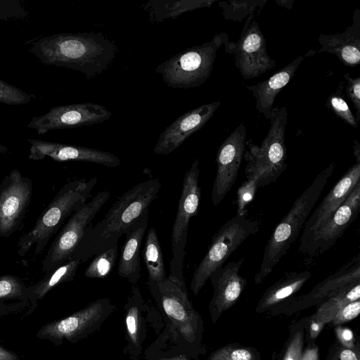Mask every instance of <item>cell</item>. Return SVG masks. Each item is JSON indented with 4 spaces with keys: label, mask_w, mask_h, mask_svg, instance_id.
Here are the masks:
<instances>
[{
    "label": "cell",
    "mask_w": 360,
    "mask_h": 360,
    "mask_svg": "<svg viewBox=\"0 0 360 360\" xmlns=\"http://www.w3.org/2000/svg\"><path fill=\"white\" fill-rule=\"evenodd\" d=\"M28 51L45 65L77 70L92 79L110 67L117 46L100 32H63L33 41Z\"/></svg>",
    "instance_id": "1"
},
{
    "label": "cell",
    "mask_w": 360,
    "mask_h": 360,
    "mask_svg": "<svg viewBox=\"0 0 360 360\" xmlns=\"http://www.w3.org/2000/svg\"><path fill=\"white\" fill-rule=\"evenodd\" d=\"M161 189L158 179L136 184L120 196L104 217L86 229L79 245L70 259L82 263L112 245L137 221L149 214V207Z\"/></svg>",
    "instance_id": "2"
},
{
    "label": "cell",
    "mask_w": 360,
    "mask_h": 360,
    "mask_svg": "<svg viewBox=\"0 0 360 360\" xmlns=\"http://www.w3.org/2000/svg\"><path fill=\"white\" fill-rule=\"evenodd\" d=\"M97 182L96 177H91L77 179L64 184L32 229L19 238L18 255L23 257L32 249L35 256L40 255L68 219L88 202Z\"/></svg>",
    "instance_id": "3"
},
{
    "label": "cell",
    "mask_w": 360,
    "mask_h": 360,
    "mask_svg": "<svg viewBox=\"0 0 360 360\" xmlns=\"http://www.w3.org/2000/svg\"><path fill=\"white\" fill-rule=\"evenodd\" d=\"M335 168V162L320 172L295 200L291 209L273 231L264 251L255 282H262L294 243Z\"/></svg>",
    "instance_id": "4"
},
{
    "label": "cell",
    "mask_w": 360,
    "mask_h": 360,
    "mask_svg": "<svg viewBox=\"0 0 360 360\" xmlns=\"http://www.w3.org/2000/svg\"><path fill=\"white\" fill-rule=\"evenodd\" d=\"M270 127L260 146L245 142L248 149L243 158L247 164L245 174H254L259 177V188L274 181L287 168V148L285 131L288 122V109L273 107L270 115Z\"/></svg>",
    "instance_id": "5"
},
{
    "label": "cell",
    "mask_w": 360,
    "mask_h": 360,
    "mask_svg": "<svg viewBox=\"0 0 360 360\" xmlns=\"http://www.w3.org/2000/svg\"><path fill=\"white\" fill-rule=\"evenodd\" d=\"M227 37L226 33L217 34L210 41L173 56L160 64L155 71L168 86H199L210 77L217 51Z\"/></svg>",
    "instance_id": "6"
},
{
    "label": "cell",
    "mask_w": 360,
    "mask_h": 360,
    "mask_svg": "<svg viewBox=\"0 0 360 360\" xmlns=\"http://www.w3.org/2000/svg\"><path fill=\"white\" fill-rule=\"evenodd\" d=\"M259 221L236 215L226 221L212 238L210 245L195 271L190 289L197 295L211 274L222 266L231 255L250 236L259 229Z\"/></svg>",
    "instance_id": "7"
},
{
    "label": "cell",
    "mask_w": 360,
    "mask_h": 360,
    "mask_svg": "<svg viewBox=\"0 0 360 360\" xmlns=\"http://www.w3.org/2000/svg\"><path fill=\"white\" fill-rule=\"evenodd\" d=\"M110 196L108 191H101L68 219L57 233L43 260L44 274L52 271L70 259L86 229Z\"/></svg>",
    "instance_id": "8"
},
{
    "label": "cell",
    "mask_w": 360,
    "mask_h": 360,
    "mask_svg": "<svg viewBox=\"0 0 360 360\" xmlns=\"http://www.w3.org/2000/svg\"><path fill=\"white\" fill-rule=\"evenodd\" d=\"M199 164V160H195L184 174L171 234L170 274L181 281H185L183 270L188 225L191 219L198 213L201 198Z\"/></svg>",
    "instance_id": "9"
},
{
    "label": "cell",
    "mask_w": 360,
    "mask_h": 360,
    "mask_svg": "<svg viewBox=\"0 0 360 360\" xmlns=\"http://www.w3.org/2000/svg\"><path fill=\"white\" fill-rule=\"evenodd\" d=\"M250 15L245 20L238 40L224 43L225 52L233 56L236 69L244 79L255 78L275 68L276 62L266 51V39L256 18Z\"/></svg>",
    "instance_id": "10"
},
{
    "label": "cell",
    "mask_w": 360,
    "mask_h": 360,
    "mask_svg": "<svg viewBox=\"0 0 360 360\" xmlns=\"http://www.w3.org/2000/svg\"><path fill=\"white\" fill-rule=\"evenodd\" d=\"M114 308L110 299L97 300L64 319L46 323L38 330L37 337L56 345L64 340L76 343L98 330Z\"/></svg>",
    "instance_id": "11"
},
{
    "label": "cell",
    "mask_w": 360,
    "mask_h": 360,
    "mask_svg": "<svg viewBox=\"0 0 360 360\" xmlns=\"http://www.w3.org/2000/svg\"><path fill=\"white\" fill-rule=\"evenodd\" d=\"M32 191V180L17 169L0 182V237L8 238L20 229Z\"/></svg>",
    "instance_id": "12"
},
{
    "label": "cell",
    "mask_w": 360,
    "mask_h": 360,
    "mask_svg": "<svg viewBox=\"0 0 360 360\" xmlns=\"http://www.w3.org/2000/svg\"><path fill=\"white\" fill-rule=\"evenodd\" d=\"M112 112L103 105L82 103L52 107L47 112L32 117L27 127L39 135L58 129H68L98 124L110 119Z\"/></svg>",
    "instance_id": "13"
},
{
    "label": "cell",
    "mask_w": 360,
    "mask_h": 360,
    "mask_svg": "<svg viewBox=\"0 0 360 360\" xmlns=\"http://www.w3.org/2000/svg\"><path fill=\"white\" fill-rule=\"evenodd\" d=\"M360 209V182L345 201L303 243L299 251L313 256L332 248L357 217Z\"/></svg>",
    "instance_id": "14"
},
{
    "label": "cell",
    "mask_w": 360,
    "mask_h": 360,
    "mask_svg": "<svg viewBox=\"0 0 360 360\" xmlns=\"http://www.w3.org/2000/svg\"><path fill=\"white\" fill-rule=\"evenodd\" d=\"M246 129L240 124L221 143L217 153V173L212 189V202L217 206L232 188L245 151Z\"/></svg>",
    "instance_id": "15"
},
{
    "label": "cell",
    "mask_w": 360,
    "mask_h": 360,
    "mask_svg": "<svg viewBox=\"0 0 360 360\" xmlns=\"http://www.w3.org/2000/svg\"><path fill=\"white\" fill-rule=\"evenodd\" d=\"M181 336L191 340L193 334V309L188 300L185 281L169 275L152 292Z\"/></svg>",
    "instance_id": "16"
},
{
    "label": "cell",
    "mask_w": 360,
    "mask_h": 360,
    "mask_svg": "<svg viewBox=\"0 0 360 360\" xmlns=\"http://www.w3.org/2000/svg\"><path fill=\"white\" fill-rule=\"evenodd\" d=\"M27 141L30 144L28 159L31 160L50 158L57 162L81 161L110 167H116L121 164L119 158L107 151L40 139H28Z\"/></svg>",
    "instance_id": "17"
},
{
    "label": "cell",
    "mask_w": 360,
    "mask_h": 360,
    "mask_svg": "<svg viewBox=\"0 0 360 360\" xmlns=\"http://www.w3.org/2000/svg\"><path fill=\"white\" fill-rule=\"evenodd\" d=\"M220 104L219 101L204 104L179 117L160 134L154 153L168 155L173 152L191 134L205 125Z\"/></svg>",
    "instance_id": "18"
},
{
    "label": "cell",
    "mask_w": 360,
    "mask_h": 360,
    "mask_svg": "<svg viewBox=\"0 0 360 360\" xmlns=\"http://www.w3.org/2000/svg\"><path fill=\"white\" fill-rule=\"evenodd\" d=\"M360 182V160H356L324 197L319 206L308 217L303 226L300 245L316 230L347 198L355 186Z\"/></svg>",
    "instance_id": "19"
},
{
    "label": "cell",
    "mask_w": 360,
    "mask_h": 360,
    "mask_svg": "<svg viewBox=\"0 0 360 360\" xmlns=\"http://www.w3.org/2000/svg\"><path fill=\"white\" fill-rule=\"evenodd\" d=\"M318 41L321 47L316 53L333 54L345 65L357 66L360 63V9L354 11L352 24L343 32L321 34Z\"/></svg>",
    "instance_id": "20"
},
{
    "label": "cell",
    "mask_w": 360,
    "mask_h": 360,
    "mask_svg": "<svg viewBox=\"0 0 360 360\" xmlns=\"http://www.w3.org/2000/svg\"><path fill=\"white\" fill-rule=\"evenodd\" d=\"M304 56H298L292 61L276 72L267 79L256 84L247 86L256 98L257 110L266 119H269L276 97L292 79Z\"/></svg>",
    "instance_id": "21"
},
{
    "label": "cell",
    "mask_w": 360,
    "mask_h": 360,
    "mask_svg": "<svg viewBox=\"0 0 360 360\" xmlns=\"http://www.w3.org/2000/svg\"><path fill=\"white\" fill-rule=\"evenodd\" d=\"M148 226V214L135 222L125 233L117 274L133 285H136L140 278V248Z\"/></svg>",
    "instance_id": "22"
},
{
    "label": "cell",
    "mask_w": 360,
    "mask_h": 360,
    "mask_svg": "<svg viewBox=\"0 0 360 360\" xmlns=\"http://www.w3.org/2000/svg\"><path fill=\"white\" fill-rule=\"evenodd\" d=\"M124 308V322L128 342L127 349L131 358L136 359L141 351L145 340L146 326L143 312L146 308L136 285H133Z\"/></svg>",
    "instance_id": "23"
},
{
    "label": "cell",
    "mask_w": 360,
    "mask_h": 360,
    "mask_svg": "<svg viewBox=\"0 0 360 360\" xmlns=\"http://www.w3.org/2000/svg\"><path fill=\"white\" fill-rule=\"evenodd\" d=\"M243 262L244 258L230 262L211 274L210 278L216 289L217 304L219 302H232L240 295L245 281L238 272Z\"/></svg>",
    "instance_id": "24"
},
{
    "label": "cell",
    "mask_w": 360,
    "mask_h": 360,
    "mask_svg": "<svg viewBox=\"0 0 360 360\" xmlns=\"http://www.w3.org/2000/svg\"><path fill=\"white\" fill-rule=\"evenodd\" d=\"M82 262L70 259L56 269L46 274L39 282L27 288V298L32 307L56 286L74 280Z\"/></svg>",
    "instance_id": "25"
},
{
    "label": "cell",
    "mask_w": 360,
    "mask_h": 360,
    "mask_svg": "<svg viewBox=\"0 0 360 360\" xmlns=\"http://www.w3.org/2000/svg\"><path fill=\"white\" fill-rule=\"evenodd\" d=\"M142 256L148 272V285L152 292L167 278L162 248L154 227L147 232Z\"/></svg>",
    "instance_id": "26"
},
{
    "label": "cell",
    "mask_w": 360,
    "mask_h": 360,
    "mask_svg": "<svg viewBox=\"0 0 360 360\" xmlns=\"http://www.w3.org/2000/svg\"><path fill=\"white\" fill-rule=\"evenodd\" d=\"M215 0H152L144 5L150 22H160L197 8L210 7Z\"/></svg>",
    "instance_id": "27"
},
{
    "label": "cell",
    "mask_w": 360,
    "mask_h": 360,
    "mask_svg": "<svg viewBox=\"0 0 360 360\" xmlns=\"http://www.w3.org/2000/svg\"><path fill=\"white\" fill-rule=\"evenodd\" d=\"M266 3L267 0H230L219 1L218 4L226 20L240 22L252 14L259 15Z\"/></svg>",
    "instance_id": "28"
},
{
    "label": "cell",
    "mask_w": 360,
    "mask_h": 360,
    "mask_svg": "<svg viewBox=\"0 0 360 360\" xmlns=\"http://www.w3.org/2000/svg\"><path fill=\"white\" fill-rule=\"evenodd\" d=\"M118 255V244L111 246L94 257L84 271L88 278H101L110 273Z\"/></svg>",
    "instance_id": "29"
},
{
    "label": "cell",
    "mask_w": 360,
    "mask_h": 360,
    "mask_svg": "<svg viewBox=\"0 0 360 360\" xmlns=\"http://www.w3.org/2000/svg\"><path fill=\"white\" fill-rule=\"evenodd\" d=\"M344 85L341 83L337 90L328 98L326 106L330 109L337 117L349 125L356 128L358 123L350 108L344 99L342 89Z\"/></svg>",
    "instance_id": "30"
},
{
    "label": "cell",
    "mask_w": 360,
    "mask_h": 360,
    "mask_svg": "<svg viewBox=\"0 0 360 360\" xmlns=\"http://www.w3.org/2000/svg\"><path fill=\"white\" fill-rule=\"evenodd\" d=\"M27 298V288L21 280L13 275L0 276V302Z\"/></svg>",
    "instance_id": "31"
},
{
    "label": "cell",
    "mask_w": 360,
    "mask_h": 360,
    "mask_svg": "<svg viewBox=\"0 0 360 360\" xmlns=\"http://www.w3.org/2000/svg\"><path fill=\"white\" fill-rule=\"evenodd\" d=\"M246 180L239 186L236 195V215H246V207L254 199L259 188L260 179L254 174L245 175Z\"/></svg>",
    "instance_id": "32"
},
{
    "label": "cell",
    "mask_w": 360,
    "mask_h": 360,
    "mask_svg": "<svg viewBox=\"0 0 360 360\" xmlns=\"http://www.w3.org/2000/svg\"><path fill=\"white\" fill-rule=\"evenodd\" d=\"M36 96L0 79V103L18 105L30 103Z\"/></svg>",
    "instance_id": "33"
},
{
    "label": "cell",
    "mask_w": 360,
    "mask_h": 360,
    "mask_svg": "<svg viewBox=\"0 0 360 360\" xmlns=\"http://www.w3.org/2000/svg\"><path fill=\"white\" fill-rule=\"evenodd\" d=\"M29 16L20 0H0V20H23Z\"/></svg>",
    "instance_id": "34"
},
{
    "label": "cell",
    "mask_w": 360,
    "mask_h": 360,
    "mask_svg": "<svg viewBox=\"0 0 360 360\" xmlns=\"http://www.w3.org/2000/svg\"><path fill=\"white\" fill-rule=\"evenodd\" d=\"M344 78L347 81L346 94L354 106L356 110L354 116L359 124L360 120V77L352 78L348 73H346Z\"/></svg>",
    "instance_id": "35"
},
{
    "label": "cell",
    "mask_w": 360,
    "mask_h": 360,
    "mask_svg": "<svg viewBox=\"0 0 360 360\" xmlns=\"http://www.w3.org/2000/svg\"><path fill=\"white\" fill-rule=\"evenodd\" d=\"M360 312V302L359 301L347 304L342 311L345 319L351 320L355 318Z\"/></svg>",
    "instance_id": "36"
},
{
    "label": "cell",
    "mask_w": 360,
    "mask_h": 360,
    "mask_svg": "<svg viewBox=\"0 0 360 360\" xmlns=\"http://www.w3.org/2000/svg\"><path fill=\"white\" fill-rule=\"evenodd\" d=\"M251 354L245 349H236L231 353L232 360H250Z\"/></svg>",
    "instance_id": "37"
},
{
    "label": "cell",
    "mask_w": 360,
    "mask_h": 360,
    "mask_svg": "<svg viewBox=\"0 0 360 360\" xmlns=\"http://www.w3.org/2000/svg\"><path fill=\"white\" fill-rule=\"evenodd\" d=\"M0 360H20L19 356L0 345Z\"/></svg>",
    "instance_id": "38"
},
{
    "label": "cell",
    "mask_w": 360,
    "mask_h": 360,
    "mask_svg": "<svg viewBox=\"0 0 360 360\" xmlns=\"http://www.w3.org/2000/svg\"><path fill=\"white\" fill-rule=\"evenodd\" d=\"M360 297V285L357 283L347 293V298L350 301H355Z\"/></svg>",
    "instance_id": "39"
},
{
    "label": "cell",
    "mask_w": 360,
    "mask_h": 360,
    "mask_svg": "<svg viewBox=\"0 0 360 360\" xmlns=\"http://www.w3.org/2000/svg\"><path fill=\"white\" fill-rule=\"evenodd\" d=\"M341 360H357L355 354L349 349L342 351L340 354Z\"/></svg>",
    "instance_id": "40"
},
{
    "label": "cell",
    "mask_w": 360,
    "mask_h": 360,
    "mask_svg": "<svg viewBox=\"0 0 360 360\" xmlns=\"http://www.w3.org/2000/svg\"><path fill=\"white\" fill-rule=\"evenodd\" d=\"M275 2L280 6L284 7L288 10H291L294 0H275Z\"/></svg>",
    "instance_id": "41"
},
{
    "label": "cell",
    "mask_w": 360,
    "mask_h": 360,
    "mask_svg": "<svg viewBox=\"0 0 360 360\" xmlns=\"http://www.w3.org/2000/svg\"><path fill=\"white\" fill-rule=\"evenodd\" d=\"M353 150L356 160H360V145L357 140L354 141Z\"/></svg>",
    "instance_id": "42"
},
{
    "label": "cell",
    "mask_w": 360,
    "mask_h": 360,
    "mask_svg": "<svg viewBox=\"0 0 360 360\" xmlns=\"http://www.w3.org/2000/svg\"><path fill=\"white\" fill-rule=\"evenodd\" d=\"M343 338L347 340H350L352 338V332L348 330H345L343 333Z\"/></svg>",
    "instance_id": "43"
},
{
    "label": "cell",
    "mask_w": 360,
    "mask_h": 360,
    "mask_svg": "<svg viewBox=\"0 0 360 360\" xmlns=\"http://www.w3.org/2000/svg\"><path fill=\"white\" fill-rule=\"evenodd\" d=\"M160 360H189V359H187L186 356H174V357H172V358H169V359H160Z\"/></svg>",
    "instance_id": "44"
},
{
    "label": "cell",
    "mask_w": 360,
    "mask_h": 360,
    "mask_svg": "<svg viewBox=\"0 0 360 360\" xmlns=\"http://www.w3.org/2000/svg\"><path fill=\"white\" fill-rule=\"evenodd\" d=\"M7 152H8L7 148L5 146L0 143V153L4 154V153H6Z\"/></svg>",
    "instance_id": "45"
},
{
    "label": "cell",
    "mask_w": 360,
    "mask_h": 360,
    "mask_svg": "<svg viewBox=\"0 0 360 360\" xmlns=\"http://www.w3.org/2000/svg\"><path fill=\"white\" fill-rule=\"evenodd\" d=\"M312 328H313V329H317V325H314V324H313V325H312Z\"/></svg>",
    "instance_id": "46"
},
{
    "label": "cell",
    "mask_w": 360,
    "mask_h": 360,
    "mask_svg": "<svg viewBox=\"0 0 360 360\" xmlns=\"http://www.w3.org/2000/svg\"><path fill=\"white\" fill-rule=\"evenodd\" d=\"M288 360H293V359H289Z\"/></svg>",
    "instance_id": "47"
}]
</instances>
